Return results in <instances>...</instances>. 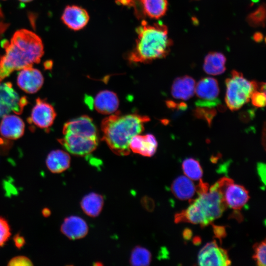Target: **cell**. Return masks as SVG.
I'll use <instances>...</instances> for the list:
<instances>
[{
	"mask_svg": "<svg viewBox=\"0 0 266 266\" xmlns=\"http://www.w3.org/2000/svg\"><path fill=\"white\" fill-rule=\"evenodd\" d=\"M2 46L5 52L0 57V83L14 71L39 63L44 54L40 38L26 29L17 31Z\"/></svg>",
	"mask_w": 266,
	"mask_h": 266,
	"instance_id": "obj_1",
	"label": "cell"
},
{
	"mask_svg": "<svg viewBox=\"0 0 266 266\" xmlns=\"http://www.w3.org/2000/svg\"><path fill=\"white\" fill-rule=\"evenodd\" d=\"M149 120L148 116L138 114L121 115L120 112L115 113L101 122L102 139L114 153L127 156L131 152V140L144 130V123Z\"/></svg>",
	"mask_w": 266,
	"mask_h": 266,
	"instance_id": "obj_2",
	"label": "cell"
},
{
	"mask_svg": "<svg viewBox=\"0 0 266 266\" xmlns=\"http://www.w3.org/2000/svg\"><path fill=\"white\" fill-rule=\"evenodd\" d=\"M136 32L135 47L128 56L130 62L148 63L168 54L172 41L166 25L161 23L151 25L143 20Z\"/></svg>",
	"mask_w": 266,
	"mask_h": 266,
	"instance_id": "obj_3",
	"label": "cell"
},
{
	"mask_svg": "<svg viewBox=\"0 0 266 266\" xmlns=\"http://www.w3.org/2000/svg\"><path fill=\"white\" fill-rule=\"evenodd\" d=\"M198 195L195 200H190V205L187 208L175 215L176 223H190L204 228L220 218L227 209L223 193L217 182L207 192Z\"/></svg>",
	"mask_w": 266,
	"mask_h": 266,
	"instance_id": "obj_4",
	"label": "cell"
},
{
	"mask_svg": "<svg viewBox=\"0 0 266 266\" xmlns=\"http://www.w3.org/2000/svg\"><path fill=\"white\" fill-rule=\"evenodd\" d=\"M226 92L225 100L227 107L232 111L240 109L249 102L252 94L258 90V83L249 81L242 73L235 70L225 81Z\"/></svg>",
	"mask_w": 266,
	"mask_h": 266,
	"instance_id": "obj_5",
	"label": "cell"
},
{
	"mask_svg": "<svg viewBox=\"0 0 266 266\" xmlns=\"http://www.w3.org/2000/svg\"><path fill=\"white\" fill-rule=\"evenodd\" d=\"M58 139V142L68 152L75 156H87L97 148L98 136L80 133H68Z\"/></svg>",
	"mask_w": 266,
	"mask_h": 266,
	"instance_id": "obj_6",
	"label": "cell"
},
{
	"mask_svg": "<svg viewBox=\"0 0 266 266\" xmlns=\"http://www.w3.org/2000/svg\"><path fill=\"white\" fill-rule=\"evenodd\" d=\"M27 104V98L20 97L11 82L0 83V118L11 112L21 114Z\"/></svg>",
	"mask_w": 266,
	"mask_h": 266,
	"instance_id": "obj_7",
	"label": "cell"
},
{
	"mask_svg": "<svg viewBox=\"0 0 266 266\" xmlns=\"http://www.w3.org/2000/svg\"><path fill=\"white\" fill-rule=\"evenodd\" d=\"M198 263L202 266H227L231 264L227 250L218 246L215 240L206 243L200 251Z\"/></svg>",
	"mask_w": 266,
	"mask_h": 266,
	"instance_id": "obj_8",
	"label": "cell"
},
{
	"mask_svg": "<svg viewBox=\"0 0 266 266\" xmlns=\"http://www.w3.org/2000/svg\"><path fill=\"white\" fill-rule=\"evenodd\" d=\"M56 115L54 107L45 100L38 98L28 121L39 128L48 129L53 124Z\"/></svg>",
	"mask_w": 266,
	"mask_h": 266,
	"instance_id": "obj_9",
	"label": "cell"
},
{
	"mask_svg": "<svg viewBox=\"0 0 266 266\" xmlns=\"http://www.w3.org/2000/svg\"><path fill=\"white\" fill-rule=\"evenodd\" d=\"M44 78L37 69L30 66L19 72L17 79L18 86L23 91L29 94H33L42 87Z\"/></svg>",
	"mask_w": 266,
	"mask_h": 266,
	"instance_id": "obj_10",
	"label": "cell"
},
{
	"mask_svg": "<svg viewBox=\"0 0 266 266\" xmlns=\"http://www.w3.org/2000/svg\"><path fill=\"white\" fill-rule=\"evenodd\" d=\"M88 12L77 5H68L61 17L63 22L70 29L78 31L83 29L89 20Z\"/></svg>",
	"mask_w": 266,
	"mask_h": 266,
	"instance_id": "obj_11",
	"label": "cell"
},
{
	"mask_svg": "<svg viewBox=\"0 0 266 266\" xmlns=\"http://www.w3.org/2000/svg\"><path fill=\"white\" fill-rule=\"evenodd\" d=\"M224 200L228 206L239 210L250 199L248 191L242 185L232 182L228 184L223 191Z\"/></svg>",
	"mask_w": 266,
	"mask_h": 266,
	"instance_id": "obj_12",
	"label": "cell"
},
{
	"mask_svg": "<svg viewBox=\"0 0 266 266\" xmlns=\"http://www.w3.org/2000/svg\"><path fill=\"white\" fill-rule=\"evenodd\" d=\"M25 124L23 120L17 115L8 114L2 117L0 124V133L9 139H17L23 136Z\"/></svg>",
	"mask_w": 266,
	"mask_h": 266,
	"instance_id": "obj_13",
	"label": "cell"
},
{
	"mask_svg": "<svg viewBox=\"0 0 266 266\" xmlns=\"http://www.w3.org/2000/svg\"><path fill=\"white\" fill-rule=\"evenodd\" d=\"M157 146V141L152 134H136L133 137L129 144L131 151L145 157L153 156Z\"/></svg>",
	"mask_w": 266,
	"mask_h": 266,
	"instance_id": "obj_14",
	"label": "cell"
},
{
	"mask_svg": "<svg viewBox=\"0 0 266 266\" xmlns=\"http://www.w3.org/2000/svg\"><path fill=\"white\" fill-rule=\"evenodd\" d=\"M61 231L69 239L75 240L86 235L88 232V226L81 217L70 216L64 220L61 225Z\"/></svg>",
	"mask_w": 266,
	"mask_h": 266,
	"instance_id": "obj_15",
	"label": "cell"
},
{
	"mask_svg": "<svg viewBox=\"0 0 266 266\" xmlns=\"http://www.w3.org/2000/svg\"><path fill=\"white\" fill-rule=\"evenodd\" d=\"M119 101L117 95L109 90L100 92L93 100V105L99 113L111 114L118 108Z\"/></svg>",
	"mask_w": 266,
	"mask_h": 266,
	"instance_id": "obj_16",
	"label": "cell"
},
{
	"mask_svg": "<svg viewBox=\"0 0 266 266\" xmlns=\"http://www.w3.org/2000/svg\"><path fill=\"white\" fill-rule=\"evenodd\" d=\"M195 93L200 100L218 101L217 98L219 94V87L217 80L210 77L201 78L196 84Z\"/></svg>",
	"mask_w": 266,
	"mask_h": 266,
	"instance_id": "obj_17",
	"label": "cell"
},
{
	"mask_svg": "<svg viewBox=\"0 0 266 266\" xmlns=\"http://www.w3.org/2000/svg\"><path fill=\"white\" fill-rule=\"evenodd\" d=\"M195 86V80L190 76L177 77L171 86V95L175 99L187 100L194 96Z\"/></svg>",
	"mask_w": 266,
	"mask_h": 266,
	"instance_id": "obj_18",
	"label": "cell"
},
{
	"mask_svg": "<svg viewBox=\"0 0 266 266\" xmlns=\"http://www.w3.org/2000/svg\"><path fill=\"white\" fill-rule=\"evenodd\" d=\"M171 190L178 199L191 200L196 192V186L190 178L182 175L177 177L172 182Z\"/></svg>",
	"mask_w": 266,
	"mask_h": 266,
	"instance_id": "obj_19",
	"label": "cell"
},
{
	"mask_svg": "<svg viewBox=\"0 0 266 266\" xmlns=\"http://www.w3.org/2000/svg\"><path fill=\"white\" fill-rule=\"evenodd\" d=\"M70 164L69 155L62 150L52 151L48 154L46 159L48 169L54 173L65 171L69 167Z\"/></svg>",
	"mask_w": 266,
	"mask_h": 266,
	"instance_id": "obj_20",
	"label": "cell"
},
{
	"mask_svg": "<svg viewBox=\"0 0 266 266\" xmlns=\"http://www.w3.org/2000/svg\"><path fill=\"white\" fill-rule=\"evenodd\" d=\"M226 58L221 53L209 52L205 57L203 68L207 74L217 75L223 73L226 69Z\"/></svg>",
	"mask_w": 266,
	"mask_h": 266,
	"instance_id": "obj_21",
	"label": "cell"
},
{
	"mask_svg": "<svg viewBox=\"0 0 266 266\" xmlns=\"http://www.w3.org/2000/svg\"><path fill=\"white\" fill-rule=\"evenodd\" d=\"M143 14L148 17L158 19L164 16L167 10V0H139Z\"/></svg>",
	"mask_w": 266,
	"mask_h": 266,
	"instance_id": "obj_22",
	"label": "cell"
},
{
	"mask_svg": "<svg viewBox=\"0 0 266 266\" xmlns=\"http://www.w3.org/2000/svg\"><path fill=\"white\" fill-rule=\"evenodd\" d=\"M103 203V198L101 195L95 193H91L82 199L81 207L86 215L95 217L100 214Z\"/></svg>",
	"mask_w": 266,
	"mask_h": 266,
	"instance_id": "obj_23",
	"label": "cell"
},
{
	"mask_svg": "<svg viewBox=\"0 0 266 266\" xmlns=\"http://www.w3.org/2000/svg\"><path fill=\"white\" fill-rule=\"evenodd\" d=\"M183 171L187 177L191 180H200L203 171L199 162L192 158L185 159L182 164Z\"/></svg>",
	"mask_w": 266,
	"mask_h": 266,
	"instance_id": "obj_24",
	"label": "cell"
},
{
	"mask_svg": "<svg viewBox=\"0 0 266 266\" xmlns=\"http://www.w3.org/2000/svg\"><path fill=\"white\" fill-rule=\"evenodd\" d=\"M151 261V254L147 249L136 246L132 251L130 262L133 266H148Z\"/></svg>",
	"mask_w": 266,
	"mask_h": 266,
	"instance_id": "obj_25",
	"label": "cell"
},
{
	"mask_svg": "<svg viewBox=\"0 0 266 266\" xmlns=\"http://www.w3.org/2000/svg\"><path fill=\"white\" fill-rule=\"evenodd\" d=\"M265 19L266 7L265 5L263 4L247 16L246 21L249 25L252 27H264Z\"/></svg>",
	"mask_w": 266,
	"mask_h": 266,
	"instance_id": "obj_26",
	"label": "cell"
},
{
	"mask_svg": "<svg viewBox=\"0 0 266 266\" xmlns=\"http://www.w3.org/2000/svg\"><path fill=\"white\" fill-rule=\"evenodd\" d=\"M254 254L252 258L259 266H266V239L255 243L253 246Z\"/></svg>",
	"mask_w": 266,
	"mask_h": 266,
	"instance_id": "obj_27",
	"label": "cell"
},
{
	"mask_svg": "<svg viewBox=\"0 0 266 266\" xmlns=\"http://www.w3.org/2000/svg\"><path fill=\"white\" fill-rule=\"evenodd\" d=\"M215 114V109L212 107H198L195 110V116L199 118L206 120L209 125L211 124V121Z\"/></svg>",
	"mask_w": 266,
	"mask_h": 266,
	"instance_id": "obj_28",
	"label": "cell"
},
{
	"mask_svg": "<svg viewBox=\"0 0 266 266\" xmlns=\"http://www.w3.org/2000/svg\"><path fill=\"white\" fill-rule=\"evenodd\" d=\"M11 235L10 228L7 221L0 217V247L3 246Z\"/></svg>",
	"mask_w": 266,
	"mask_h": 266,
	"instance_id": "obj_29",
	"label": "cell"
},
{
	"mask_svg": "<svg viewBox=\"0 0 266 266\" xmlns=\"http://www.w3.org/2000/svg\"><path fill=\"white\" fill-rule=\"evenodd\" d=\"M250 99L252 104L256 107H263L266 104V92L255 91Z\"/></svg>",
	"mask_w": 266,
	"mask_h": 266,
	"instance_id": "obj_30",
	"label": "cell"
},
{
	"mask_svg": "<svg viewBox=\"0 0 266 266\" xmlns=\"http://www.w3.org/2000/svg\"><path fill=\"white\" fill-rule=\"evenodd\" d=\"M33 264L31 260L24 256H19L12 258L8 262L10 266H30Z\"/></svg>",
	"mask_w": 266,
	"mask_h": 266,
	"instance_id": "obj_31",
	"label": "cell"
},
{
	"mask_svg": "<svg viewBox=\"0 0 266 266\" xmlns=\"http://www.w3.org/2000/svg\"><path fill=\"white\" fill-rule=\"evenodd\" d=\"M212 225L213 231L215 237L219 239L221 242L222 239L226 236L227 233L224 226Z\"/></svg>",
	"mask_w": 266,
	"mask_h": 266,
	"instance_id": "obj_32",
	"label": "cell"
},
{
	"mask_svg": "<svg viewBox=\"0 0 266 266\" xmlns=\"http://www.w3.org/2000/svg\"><path fill=\"white\" fill-rule=\"evenodd\" d=\"M258 174L264 184L266 183V165L263 163H259L257 165Z\"/></svg>",
	"mask_w": 266,
	"mask_h": 266,
	"instance_id": "obj_33",
	"label": "cell"
},
{
	"mask_svg": "<svg viewBox=\"0 0 266 266\" xmlns=\"http://www.w3.org/2000/svg\"><path fill=\"white\" fill-rule=\"evenodd\" d=\"M13 240L15 246L19 249L21 248L25 243L24 238L19 234L15 235Z\"/></svg>",
	"mask_w": 266,
	"mask_h": 266,
	"instance_id": "obj_34",
	"label": "cell"
},
{
	"mask_svg": "<svg viewBox=\"0 0 266 266\" xmlns=\"http://www.w3.org/2000/svg\"><path fill=\"white\" fill-rule=\"evenodd\" d=\"M263 36L261 33H256L254 35V39L255 41L260 42L263 40Z\"/></svg>",
	"mask_w": 266,
	"mask_h": 266,
	"instance_id": "obj_35",
	"label": "cell"
},
{
	"mask_svg": "<svg viewBox=\"0 0 266 266\" xmlns=\"http://www.w3.org/2000/svg\"><path fill=\"white\" fill-rule=\"evenodd\" d=\"M192 235V232L191 230H189L188 229H187L186 230H184V233H183V236L185 239H186L187 240L189 239L191 237Z\"/></svg>",
	"mask_w": 266,
	"mask_h": 266,
	"instance_id": "obj_36",
	"label": "cell"
},
{
	"mask_svg": "<svg viewBox=\"0 0 266 266\" xmlns=\"http://www.w3.org/2000/svg\"><path fill=\"white\" fill-rule=\"evenodd\" d=\"M20 1L24 2H28L32 1L33 0H19Z\"/></svg>",
	"mask_w": 266,
	"mask_h": 266,
	"instance_id": "obj_37",
	"label": "cell"
}]
</instances>
